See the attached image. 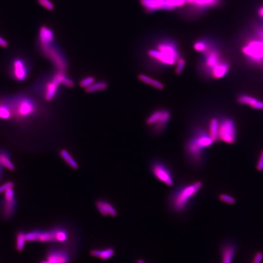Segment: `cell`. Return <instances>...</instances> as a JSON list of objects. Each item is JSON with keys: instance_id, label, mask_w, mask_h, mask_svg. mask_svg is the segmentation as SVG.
I'll use <instances>...</instances> for the list:
<instances>
[{"instance_id": "obj_1", "label": "cell", "mask_w": 263, "mask_h": 263, "mask_svg": "<svg viewBox=\"0 0 263 263\" xmlns=\"http://www.w3.org/2000/svg\"><path fill=\"white\" fill-rule=\"evenodd\" d=\"M202 185V182L196 181L177 189L169 196V205L171 210L177 213L182 212L187 208L190 201L200 191Z\"/></svg>"}, {"instance_id": "obj_2", "label": "cell", "mask_w": 263, "mask_h": 263, "mask_svg": "<svg viewBox=\"0 0 263 263\" xmlns=\"http://www.w3.org/2000/svg\"><path fill=\"white\" fill-rule=\"evenodd\" d=\"M148 55L157 62L166 66L176 65L181 58L176 43L169 40L161 41L156 48L148 51Z\"/></svg>"}, {"instance_id": "obj_3", "label": "cell", "mask_w": 263, "mask_h": 263, "mask_svg": "<svg viewBox=\"0 0 263 263\" xmlns=\"http://www.w3.org/2000/svg\"><path fill=\"white\" fill-rule=\"evenodd\" d=\"M242 52L250 62L263 64V40L254 36L248 39L242 47Z\"/></svg>"}, {"instance_id": "obj_4", "label": "cell", "mask_w": 263, "mask_h": 263, "mask_svg": "<svg viewBox=\"0 0 263 263\" xmlns=\"http://www.w3.org/2000/svg\"><path fill=\"white\" fill-rule=\"evenodd\" d=\"M237 139V129L234 121L225 118L220 121L218 140L228 144H233Z\"/></svg>"}, {"instance_id": "obj_5", "label": "cell", "mask_w": 263, "mask_h": 263, "mask_svg": "<svg viewBox=\"0 0 263 263\" xmlns=\"http://www.w3.org/2000/svg\"><path fill=\"white\" fill-rule=\"evenodd\" d=\"M11 110L12 114L16 115L19 119H26L35 114L36 105L28 98H20L15 102Z\"/></svg>"}, {"instance_id": "obj_6", "label": "cell", "mask_w": 263, "mask_h": 263, "mask_svg": "<svg viewBox=\"0 0 263 263\" xmlns=\"http://www.w3.org/2000/svg\"><path fill=\"white\" fill-rule=\"evenodd\" d=\"M171 118V113L168 110L159 109L152 112L146 120L149 126H153L154 131L161 132L166 127Z\"/></svg>"}, {"instance_id": "obj_7", "label": "cell", "mask_w": 263, "mask_h": 263, "mask_svg": "<svg viewBox=\"0 0 263 263\" xmlns=\"http://www.w3.org/2000/svg\"><path fill=\"white\" fill-rule=\"evenodd\" d=\"M41 51L49 60L55 63L60 71L64 72L66 70V64L64 58L55 42L50 45L41 46Z\"/></svg>"}, {"instance_id": "obj_8", "label": "cell", "mask_w": 263, "mask_h": 263, "mask_svg": "<svg viewBox=\"0 0 263 263\" xmlns=\"http://www.w3.org/2000/svg\"><path fill=\"white\" fill-rule=\"evenodd\" d=\"M151 173L160 181L167 186L173 185L174 179L170 169L163 163L156 162L152 164Z\"/></svg>"}, {"instance_id": "obj_9", "label": "cell", "mask_w": 263, "mask_h": 263, "mask_svg": "<svg viewBox=\"0 0 263 263\" xmlns=\"http://www.w3.org/2000/svg\"><path fill=\"white\" fill-rule=\"evenodd\" d=\"M204 55L203 69L206 74L210 75L211 70L223 60L220 51L213 46H210L208 50L203 53Z\"/></svg>"}, {"instance_id": "obj_10", "label": "cell", "mask_w": 263, "mask_h": 263, "mask_svg": "<svg viewBox=\"0 0 263 263\" xmlns=\"http://www.w3.org/2000/svg\"><path fill=\"white\" fill-rule=\"evenodd\" d=\"M27 242H39L41 243L57 242L56 237V229L50 230H34L26 233Z\"/></svg>"}, {"instance_id": "obj_11", "label": "cell", "mask_w": 263, "mask_h": 263, "mask_svg": "<svg viewBox=\"0 0 263 263\" xmlns=\"http://www.w3.org/2000/svg\"><path fill=\"white\" fill-rule=\"evenodd\" d=\"M222 0H186V4L190 9L198 13L220 6Z\"/></svg>"}, {"instance_id": "obj_12", "label": "cell", "mask_w": 263, "mask_h": 263, "mask_svg": "<svg viewBox=\"0 0 263 263\" xmlns=\"http://www.w3.org/2000/svg\"><path fill=\"white\" fill-rule=\"evenodd\" d=\"M70 255L65 250H51L46 254V259L40 263H69Z\"/></svg>"}, {"instance_id": "obj_13", "label": "cell", "mask_w": 263, "mask_h": 263, "mask_svg": "<svg viewBox=\"0 0 263 263\" xmlns=\"http://www.w3.org/2000/svg\"><path fill=\"white\" fill-rule=\"evenodd\" d=\"M203 149L197 143L194 138L188 142L186 151L192 161L196 163H200L202 158Z\"/></svg>"}, {"instance_id": "obj_14", "label": "cell", "mask_w": 263, "mask_h": 263, "mask_svg": "<svg viewBox=\"0 0 263 263\" xmlns=\"http://www.w3.org/2000/svg\"><path fill=\"white\" fill-rule=\"evenodd\" d=\"M12 74L17 81L21 82L26 80L28 71L25 63L21 59H16L12 62Z\"/></svg>"}, {"instance_id": "obj_15", "label": "cell", "mask_w": 263, "mask_h": 263, "mask_svg": "<svg viewBox=\"0 0 263 263\" xmlns=\"http://www.w3.org/2000/svg\"><path fill=\"white\" fill-rule=\"evenodd\" d=\"M39 40L40 47L55 42V33L53 29L45 25L40 26L39 31Z\"/></svg>"}, {"instance_id": "obj_16", "label": "cell", "mask_w": 263, "mask_h": 263, "mask_svg": "<svg viewBox=\"0 0 263 263\" xmlns=\"http://www.w3.org/2000/svg\"><path fill=\"white\" fill-rule=\"evenodd\" d=\"M140 1L147 12L167 11V0H140Z\"/></svg>"}, {"instance_id": "obj_17", "label": "cell", "mask_w": 263, "mask_h": 263, "mask_svg": "<svg viewBox=\"0 0 263 263\" xmlns=\"http://www.w3.org/2000/svg\"><path fill=\"white\" fill-rule=\"evenodd\" d=\"M238 101L242 105H249L255 110H263V101L257 100L256 98L248 95H240L238 98Z\"/></svg>"}, {"instance_id": "obj_18", "label": "cell", "mask_w": 263, "mask_h": 263, "mask_svg": "<svg viewBox=\"0 0 263 263\" xmlns=\"http://www.w3.org/2000/svg\"><path fill=\"white\" fill-rule=\"evenodd\" d=\"M96 206L100 213L102 216H110L112 217H115L117 216V211L114 206L109 202L98 200L96 202Z\"/></svg>"}, {"instance_id": "obj_19", "label": "cell", "mask_w": 263, "mask_h": 263, "mask_svg": "<svg viewBox=\"0 0 263 263\" xmlns=\"http://www.w3.org/2000/svg\"><path fill=\"white\" fill-rule=\"evenodd\" d=\"M229 68V63L223 60L211 70L210 75L214 79L223 78L228 73Z\"/></svg>"}, {"instance_id": "obj_20", "label": "cell", "mask_w": 263, "mask_h": 263, "mask_svg": "<svg viewBox=\"0 0 263 263\" xmlns=\"http://www.w3.org/2000/svg\"><path fill=\"white\" fill-rule=\"evenodd\" d=\"M61 85L58 79L55 76L52 81L47 83L46 86L45 98L47 101H51L55 98L59 86Z\"/></svg>"}, {"instance_id": "obj_21", "label": "cell", "mask_w": 263, "mask_h": 263, "mask_svg": "<svg viewBox=\"0 0 263 263\" xmlns=\"http://www.w3.org/2000/svg\"><path fill=\"white\" fill-rule=\"evenodd\" d=\"M236 253V247L232 244L223 245L221 251L223 263H232Z\"/></svg>"}, {"instance_id": "obj_22", "label": "cell", "mask_w": 263, "mask_h": 263, "mask_svg": "<svg viewBox=\"0 0 263 263\" xmlns=\"http://www.w3.org/2000/svg\"><path fill=\"white\" fill-rule=\"evenodd\" d=\"M16 199L12 201H7L4 199L2 203V213L5 219L11 218L14 215L16 210Z\"/></svg>"}, {"instance_id": "obj_23", "label": "cell", "mask_w": 263, "mask_h": 263, "mask_svg": "<svg viewBox=\"0 0 263 263\" xmlns=\"http://www.w3.org/2000/svg\"><path fill=\"white\" fill-rule=\"evenodd\" d=\"M90 255L102 260H107L114 257L115 250L113 248H106L102 250L93 249L91 250Z\"/></svg>"}, {"instance_id": "obj_24", "label": "cell", "mask_w": 263, "mask_h": 263, "mask_svg": "<svg viewBox=\"0 0 263 263\" xmlns=\"http://www.w3.org/2000/svg\"><path fill=\"white\" fill-rule=\"evenodd\" d=\"M194 139L196 142L201 146L202 149H205L206 147H210L212 145L214 142L209 134H203V133H199Z\"/></svg>"}, {"instance_id": "obj_25", "label": "cell", "mask_w": 263, "mask_h": 263, "mask_svg": "<svg viewBox=\"0 0 263 263\" xmlns=\"http://www.w3.org/2000/svg\"><path fill=\"white\" fill-rule=\"evenodd\" d=\"M139 79L142 82L146 83V84L152 86L158 90H163L164 85L163 83L160 82L159 81L154 80V79L150 77L149 76L144 75V74H140L139 76Z\"/></svg>"}, {"instance_id": "obj_26", "label": "cell", "mask_w": 263, "mask_h": 263, "mask_svg": "<svg viewBox=\"0 0 263 263\" xmlns=\"http://www.w3.org/2000/svg\"><path fill=\"white\" fill-rule=\"evenodd\" d=\"M220 121L216 118L211 119L209 123V132L211 139L214 142H216L218 140L219 129H220Z\"/></svg>"}, {"instance_id": "obj_27", "label": "cell", "mask_w": 263, "mask_h": 263, "mask_svg": "<svg viewBox=\"0 0 263 263\" xmlns=\"http://www.w3.org/2000/svg\"><path fill=\"white\" fill-rule=\"evenodd\" d=\"M0 164L10 171H13L15 169V166L12 163L9 154L5 152H0Z\"/></svg>"}, {"instance_id": "obj_28", "label": "cell", "mask_w": 263, "mask_h": 263, "mask_svg": "<svg viewBox=\"0 0 263 263\" xmlns=\"http://www.w3.org/2000/svg\"><path fill=\"white\" fill-rule=\"evenodd\" d=\"M60 155L63 161H64L66 163H67L68 165L70 166L71 168L75 169L78 168L79 166L77 162H76L75 160L73 158L72 156H71V154L69 153L66 150H61Z\"/></svg>"}, {"instance_id": "obj_29", "label": "cell", "mask_w": 263, "mask_h": 263, "mask_svg": "<svg viewBox=\"0 0 263 263\" xmlns=\"http://www.w3.org/2000/svg\"><path fill=\"white\" fill-rule=\"evenodd\" d=\"M107 87V83L104 81H99L97 82H95L89 87L85 88V91L88 93H93L106 90Z\"/></svg>"}, {"instance_id": "obj_30", "label": "cell", "mask_w": 263, "mask_h": 263, "mask_svg": "<svg viewBox=\"0 0 263 263\" xmlns=\"http://www.w3.org/2000/svg\"><path fill=\"white\" fill-rule=\"evenodd\" d=\"M211 45H212V44L208 40L202 39V40L196 41L194 44V48L198 52L203 54L207 51Z\"/></svg>"}, {"instance_id": "obj_31", "label": "cell", "mask_w": 263, "mask_h": 263, "mask_svg": "<svg viewBox=\"0 0 263 263\" xmlns=\"http://www.w3.org/2000/svg\"><path fill=\"white\" fill-rule=\"evenodd\" d=\"M58 79L59 81L61 84L66 86V87L72 88L74 87V82L71 79L66 77L64 72L62 71H59V72L55 75Z\"/></svg>"}, {"instance_id": "obj_32", "label": "cell", "mask_w": 263, "mask_h": 263, "mask_svg": "<svg viewBox=\"0 0 263 263\" xmlns=\"http://www.w3.org/2000/svg\"><path fill=\"white\" fill-rule=\"evenodd\" d=\"M186 4V0H167V11H173Z\"/></svg>"}, {"instance_id": "obj_33", "label": "cell", "mask_w": 263, "mask_h": 263, "mask_svg": "<svg viewBox=\"0 0 263 263\" xmlns=\"http://www.w3.org/2000/svg\"><path fill=\"white\" fill-rule=\"evenodd\" d=\"M27 242L26 238V233L20 232L17 233L16 236V249L18 251H22L25 246Z\"/></svg>"}, {"instance_id": "obj_34", "label": "cell", "mask_w": 263, "mask_h": 263, "mask_svg": "<svg viewBox=\"0 0 263 263\" xmlns=\"http://www.w3.org/2000/svg\"><path fill=\"white\" fill-rule=\"evenodd\" d=\"M12 114L11 108L5 104L4 102H0V119L8 120Z\"/></svg>"}, {"instance_id": "obj_35", "label": "cell", "mask_w": 263, "mask_h": 263, "mask_svg": "<svg viewBox=\"0 0 263 263\" xmlns=\"http://www.w3.org/2000/svg\"><path fill=\"white\" fill-rule=\"evenodd\" d=\"M56 241L59 243H64L68 240V231L64 228L58 227L55 228Z\"/></svg>"}, {"instance_id": "obj_36", "label": "cell", "mask_w": 263, "mask_h": 263, "mask_svg": "<svg viewBox=\"0 0 263 263\" xmlns=\"http://www.w3.org/2000/svg\"><path fill=\"white\" fill-rule=\"evenodd\" d=\"M95 82V80L94 78L92 77V76H88V77L83 78L81 81L80 86L81 87L85 89V88L89 87Z\"/></svg>"}, {"instance_id": "obj_37", "label": "cell", "mask_w": 263, "mask_h": 263, "mask_svg": "<svg viewBox=\"0 0 263 263\" xmlns=\"http://www.w3.org/2000/svg\"><path fill=\"white\" fill-rule=\"evenodd\" d=\"M39 5L44 7V8L48 10V11H53L55 9V5L51 0H37Z\"/></svg>"}, {"instance_id": "obj_38", "label": "cell", "mask_w": 263, "mask_h": 263, "mask_svg": "<svg viewBox=\"0 0 263 263\" xmlns=\"http://www.w3.org/2000/svg\"><path fill=\"white\" fill-rule=\"evenodd\" d=\"M185 66V60L182 58H179L176 63V73L177 75H181Z\"/></svg>"}, {"instance_id": "obj_39", "label": "cell", "mask_w": 263, "mask_h": 263, "mask_svg": "<svg viewBox=\"0 0 263 263\" xmlns=\"http://www.w3.org/2000/svg\"><path fill=\"white\" fill-rule=\"evenodd\" d=\"M219 199H220L221 201L223 202L230 204V205H233V204L235 203V199L232 197V196L225 195V194H221V195L219 196Z\"/></svg>"}, {"instance_id": "obj_40", "label": "cell", "mask_w": 263, "mask_h": 263, "mask_svg": "<svg viewBox=\"0 0 263 263\" xmlns=\"http://www.w3.org/2000/svg\"><path fill=\"white\" fill-rule=\"evenodd\" d=\"M14 184L12 182H7L0 185V194L4 193L9 189L13 188Z\"/></svg>"}, {"instance_id": "obj_41", "label": "cell", "mask_w": 263, "mask_h": 263, "mask_svg": "<svg viewBox=\"0 0 263 263\" xmlns=\"http://www.w3.org/2000/svg\"><path fill=\"white\" fill-rule=\"evenodd\" d=\"M257 169L259 171H263V150L260 154L259 161L257 162Z\"/></svg>"}, {"instance_id": "obj_42", "label": "cell", "mask_w": 263, "mask_h": 263, "mask_svg": "<svg viewBox=\"0 0 263 263\" xmlns=\"http://www.w3.org/2000/svg\"><path fill=\"white\" fill-rule=\"evenodd\" d=\"M263 260V254L262 252H258L257 254L255 255L254 263H262Z\"/></svg>"}, {"instance_id": "obj_43", "label": "cell", "mask_w": 263, "mask_h": 263, "mask_svg": "<svg viewBox=\"0 0 263 263\" xmlns=\"http://www.w3.org/2000/svg\"><path fill=\"white\" fill-rule=\"evenodd\" d=\"M8 45L9 43L7 42L6 39L2 38L1 36H0V46L2 48H7Z\"/></svg>"}, {"instance_id": "obj_44", "label": "cell", "mask_w": 263, "mask_h": 263, "mask_svg": "<svg viewBox=\"0 0 263 263\" xmlns=\"http://www.w3.org/2000/svg\"><path fill=\"white\" fill-rule=\"evenodd\" d=\"M257 15L260 19H263V5L260 6L258 9Z\"/></svg>"}, {"instance_id": "obj_45", "label": "cell", "mask_w": 263, "mask_h": 263, "mask_svg": "<svg viewBox=\"0 0 263 263\" xmlns=\"http://www.w3.org/2000/svg\"><path fill=\"white\" fill-rule=\"evenodd\" d=\"M137 263H146L144 261V260H142V259H139L137 260Z\"/></svg>"}, {"instance_id": "obj_46", "label": "cell", "mask_w": 263, "mask_h": 263, "mask_svg": "<svg viewBox=\"0 0 263 263\" xmlns=\"http://www.w3.org/2000/svg\"><path fill=\"white\" fill-rule=\"evenodd\" d=\"M1 167L2 166L1 165V164H0V180H1L2 178Z\"/></svg>"}, {"instance_id": "obj_47", "label": "cell", "mask_w": 263, "mask_h": 263, "mask_svg": "<svg viewBox=\"0 0 263 263\" xmlns=\"http://www.w3.org/2000/svg\"><path fill=\"white\" fill-rule=\"evenodd\" d=\"M253 263H255L253 262Z\"/></svg>"}]
</instances>
